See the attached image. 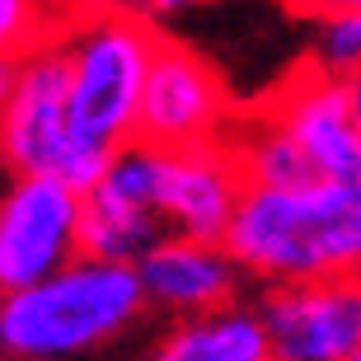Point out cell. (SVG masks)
Instances as JSON below:
<instances>
[{
  "instance_id": "cell-19",
  "label": "cell",
  "mask_w": 361,
  "mask_h": 361,
  "mask_svg": "<svg viewBox=\"0 0 361 361\" xmlns=\"http://www.w3.org/2000/svg\"><path fill=\"white\" fill-rule=\"evenodd\" d=\"M300 5H310V10H324V14H334V10H357V0H300Z\"/></svg>"
},
{
  "instance_id": "cell-8",
  "label": "cell",
  "mask_w": 361,
  "mask_h": 361,
  "mask_svg": "<svg viewBox=\"0 0 361 361\" xmlns=\"http://www.w3.org/2000/svg\"><path fill=\"white\" fill-rule=\"evenodd\" d=\"M281 132L291 136L310 169L334 183H361V90L357 75L314 71L291 80L263 108Z\"/></svg>"
},
{
  "instance_id": "cell-9",
  "label": "cell",
  "mask_w": 361,
  "mask_h": 361,
  "mask_svg": "<svg viewBox=\"0 0 361 361\" xmlns=\"http://www.w3.org/2000/svg\"><path fill=\"white\" fill-rule=\"evenodd\" d=\"M240 188L244 174L226 136L155 155V216L164 221L169 235L221 244Z\"/></svg>"
},
{
  "instance_id": "cell-13",
  "label": "cell",
  "mask_w": 361,
  "mask_h": 361,
  "mask_svg": "<svg viewBox=\"0 0 361 361\" xmlns=\"http://www.w3.org/2000/svg\"><path fill=\"white\" fill-rule=\"evenodd\" d=\"M226 141L235 150V164H240L244 183H263V188H300V183H314V169L310 160L300 155L291 136L281 132L268 113L258 118H244L240 127L230 122L226 127Z\"/></svg>"
},
{
  "instance_id": "cell-3",
  "label": "cell",
  "mask_w": 361,
  "mask_h": 361,
  "mask_svg": "<svg viewBox=\"0 0 361 361\" xmlns=\"http://www.w3.org/2000/svg\"><path fill=\"white\" fill-rule=\"evenodd\" d=\"M146 319V295L132 263L75 254L33 286L0 295V357L85 361L108 352Z\"/></svg>"
},
{
  "instance_id": "cell-12",
  "label": "cell",
  "mask_w": 361,
  "mask_h": 361,
  "mask_svg": "<svg viewBox=\"0 0 361 361\" xmlns=\"http://www.w3.org/2000/svg\"><path fill=\"white\" fill-rule=\"evenodd\" d=\"M169 230L150 207L122 202L104 188H85L80 192V254L104 258V263H136L150 244H160Z\"/></svg>"
},
{
  "instance_id": "cell-11",
  "label": "cell",
  "mask_w": 361,
  "mask_h": 361,
  "mask_svg": "<svg viewBox=\"0 0 361 361\" xmlns=\"http://www.w3.org/2000/svg\"><path fill=\"white\" fill-rule=\"evenodd\" d=\"M146 361H268V343L254 305L230 300L221 310L178 319Z\"/></svg>"
},
{
  "instance_id": "cell-16",
  "label": "cell",
  "mask_w": 361,
  "mask_h": 361,
  "mask_svg": "<svg viewBox=\"0 0 361 361\" xmlns=\"http://www.w3.org/2000/svg\"><path fill=\"white\" fill-rule=\"evenodd\" d=\"M188 5H197V0H141V14H178Z\"/></svg>"
},
{
  "instance_id": "cell-17",
  "label": "cell",
  "mask_w": 361,
  "mask_h": 361,
  "mask_svg": "<svg viewBox=\"0 0 361 361\" xmlns=\"http://www.w3.org/2000/svg\"><path fill=\"white\" fill-rule=\"evenodd\" d=\"M14 85V56H0V113H5V99H10Z\"/></svg>"
},
{
  "instance_id": "cell-2",
  "label": "cell",
  "mask_w": 361,
  "mask_h": 361,
  "mask_svg": "<svg viewBox=\"0 0 361 361\" xmlns=\"http://www.w3.org/2000/svg\"><path fill=\"white\" fill-rule=\"evenodd\" d=\"M244 277L310 281L357 277L361 258V183L314 178L300 188L244 183L221 235Z\"/></svg>"
},
{
  "instance_id": "cell-22",
  "label": "cell",
  "mask_w": 361,
  "mask_h": 361,
  "mask_svg": "<svg viewBox=\"0 0 361 361\" xmlns=\"http://www.w3.org/2000/svg\"><path fill=\"white\" fill-rule=\"evenodd\" d=\"M0 169H5V164H0Z\"/></svg>"
},
{
  "instance_id": "cell-15",
  "label": "cell",
  "mask_w": 361,
  "mask_h": 361,
  "mask_svg": "<svg viewBox=\"0 0 361 361\" xmlns=\"http://www.w3.org/2000/svg\"><path fill=\"white\" fill-rule=\"evenodd\" d=\"M357 61H361V14L334 10L319 28V71L357 75Z\"/></svg>"
},
{
  "instance_id": "cell-14",
  "label": "cell",
  "mask_w": 361,
  "mask_h": 361,
  "mask_svg": "<svg viewBox=\"0 0 361 361\" xmlns=\"http://www.w3.org/2000/svg\"><path fill=\"white\" fill-rule=\"evenodd\" d=\"M66 24L47 0H0V56H24Z\"/></svg>"
},
{
  "instance_id": "cell-21",
  "label": "cell",
  "mask_w": 361,
  "mask_h": 361,
  "mask_svg": "<svg viewBox=\"0 0 361 361\" xmlns=\"http://www.w3.org/2000/svg\"><path fill=\"white\" fill-rule=\"evenodd\" d=\"M0 361H10V357H0Z\"/></svg>"
},
{
  "instance_id": "cell-7",
  "label": "cell",
  "mask_w": 361,
  "mask_h": 361,
  "mask_svg": "<svg viewBox=\"0 0 361 361\" xmlns=\"http://www.w3.org/2000/svg\"><path fill=\"white\" fill-rule=\"evenodd\" d=\"M66 141V56L56 33L24 56H14V85L0 113V164L10 174L61 178Z\"/></svg>"
},
{
  "instance_id": "cell-6",
  "label": "cell",
  "mask_w": 361,
  "mask_h": 361,
  "mask_svg": "<svg viewBox=\"0 0 361 361\" xmlns=\"http://www.w3.org/2000/svg\"><path fill=\"white\" fill-rule=\"evenodd\" d=\"M268 361H348L361 352L357 277L277 281L254 305Z\"/></svg>"
},
{
  "instance_id": "cell-1",
  "label": "cell",
  "mask_w": 361,
  "mask_h": 361,
  "mask_svg": "<svg viewBox=\"0 0 361 361\" xmlns=\"http://www.w3.org/2000/svg\"><path fill=\"white\" fill-rule=\"evenodd\" d=\"M66 56V169L61 183L85 192L108 155L136 132V99L146 80L155 28L141 10H85L56 28Z\"/></svg>"
},
{
  "instance_id": "cell-5",
  "label": "cell",
  "mask_w": 361,
  "mask_h": 361,
  "mask_svg": "<svg viewBox=\"0 0 361 361\" xmlns=\"http://www.w3.org/2000/svg\"><path fill=\"white\" fill-rule=\"evenodd\" d=\"M80 254V192L52 174L0 188V295L33 286Z\"/></svg>"
},
{
  "instance_id": "cell-4",
  "label": "cell",
  "mask_w": 361,
  "mask_h": 361,
  "mask_svg": "<svg viewBox=\"0 0 361 361\" xmlns=\"http://www.w3.org/2000/svg\"><path fill=\"white\" fill-rule=\"evenodd\" d=\"M230 127L226 80L202 52L183 42L155 38L141 99H136V141L155 150H183L202 141H221Z\"/></svg>"
},
{
  "instance_id": "cell-18",
  "label": "cell",
  "mask_w": 361,
  "mask_h": 361,
  "mask_svg": "<svg viewBox=\"0 0 361 361\" xmlns=\"http://www.w3.org/2000/svg\"><path fill=\"white\" fill-rule=\"evenodd\" d=\"M85 10H141V0H80Z\"/></svg>"
},
{
  "instance_id": "cell-10",
  "label": "cell",
  "mask_w": 361,
  "mask_h": 361,
  "mask_svg": "<svg viewBox=\"0 0 361 361\" xmlns=\"http://www.w3.org/2000/svg\"><path fill=\"white\" fill-rule=\"evenodd\" d=\"M132 272L141 281L146 310H160L174 319L230 305V300H240L244 286V272L226 254V244L183 240V235H164L160 244H150L132 263Z\"/></svg>"
},
{
  "instance_id": "cell-20",
  "label": "cell",
  "mask_w": 361,
  "mask_h": 361,
  "mask_svg": "<svg viewBox=\"0 0 361 361\" xmlns=\"http://www.w3.org/2000/svg\"><path fill=\"white\" fill-rule=\"evenodd\" d=\"M348 361H361V352H357V357H348Z\"/></svg>"
}]
</instances>
